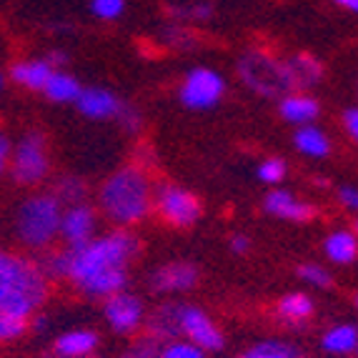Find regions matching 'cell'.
<instances>
[{
  "mask_svg": "<svg viewBox=\"0 0 358 358\" xmlns=\"http://www.w3.org/2000/svg\"><path fill=\"white\" fill-rule=\"evenodd\" d=\"M10 155H13V145L8 141L6 133H0V176L6 173L8 166H10Z\"/></svg>",
  "mask_w": 358,
  "mask_h": 358,
  "instance_id": "d590c367",
  "label": "cell"
},
{
  "mask_svg": "<svg viewBox=\"0 0 358 358\" xmlns=\"http://www.w3.org/2000/svg\"><path fill=\"white\" fill-rule=\"evenodd\" d=\"M90 10L101 20H115L126 10V0H90Z\"/></svg>",
  "mask_w": 358,
  "mask_h": 358,
  "instance_id": "4dcf8cb0",
  "label": "cell"
},
{
  "mask_svg": "<svg viewBox=\"0 0 358 358\" xmlns=\"http://www.w3.org/2000/svg\"><path fill=\"white\" fill-rule=\"evenodd\" d=\"M153 203V191L145 173L136 166L115 171L98 191V206L108 221L118 226H133L143 221Z\"/></svg>",
  "mask_w": 358,
  "mask_h": 358,
  "instance_id": "7a4b0ae2",
  "label": "cell"
},
{
  "mask_svg": "<svg viewBox=\"0 0 358 358\" xmlns=\"http://www.w3.org/2000/svg\"><path fill=\"white\" fill-rule=\"evenodd\" d=\"M248 238H245V236H233L231 238V251L233 253H245L248 251Z\"/></svg>",
  "mask_w": 358,
  "mask_h": 358,
  "instance_id": "f35d334b",
  "label": "cell"
},
{
  "mask_svg": "<svg viewBox=\"0 0 358 358\" xmlns=\"http://www.w3.org/2000/svg\"><path fill=\"white\" fill-rule=\"evenodd\" d=\"M241 358H303V353L296 346H291V343H286V341L268 338L251 346Z\"/></svg>",
  "mask_w": 358,
  "mask_h": 358,
  "instance_id": "484cf974",
  "label": "cell"
},
{
  "mask_svg": "<svg viewBox=\"0 0 358 358\" xmlns=\"http://www.w3.org/2000/svg\"><path fill=\"white\" fill-rule=\"evenodd\" d=\"M226 93V80L210 68H196L185 76L183 85H180V103L191 110H208V108L218 106Z\"/></svg>",
  "mask_w": 358,
  "mask_h": 358,
  "instance_id": "ba28073f",
  "label": "cell"
},
{
  "mask_svg": "<svg viewBox=\"0 0 358 358\" xmlns=\"http://www.w3.org/2000/svg\"><path fill=\"white\" fill-rule=\"evenodd\" d=\"M53 196L58 198L60 203H68V206H76V203H85V183L80 178H60L58 185H55Z\"/></svg>",
  "mask_w": 358,
  "mask_h": 358,
  "instance_id": "4316f807",
  "label": "cell"
},
{
  "mask_svg": "<svg viewBox=\"0 0 358 358\" xmlns=\"http://www.w3.org/2000/svg\"><path fill=\"white\" fill-rule=\"evenodd\" d=\"M161 358H206V351L191 341H171L161 348Z\"/></svg>",
  "mask_w": 358,
  "mask_h": 358,
  "instance_id": "f1b7e54d",
  "label": "cell"
},
{
  "mask_svg": "<svg viewBox=\"0 0 358 358\" xmlns=\"http://www.w3.org/2000/svg\"><path fill=\"white\" fill-rule=\"evenodd\" d=\"M238 76L243 78V83L253 93L266 98H278L281 101L283 96H288L293 90V80L286 63L273 60L271 55H263L258 50L245 53L238 60Z\"/></svg>",
  "mask_w": 358,
  "mask_h": 358,
  "instance_id": "5b68a950",
  "label": "cell"
},
{
  "mask_svg": "<svg viewBox=\"0 0 358 358\" xmlns=\"http://www.w3.org/2000/svg\"><path fill=\"white\" fill-rule=\"evenodd\" d=\"M0 88H3V78H0Z\"/></svg>",
  "mask_w": 358,
  "mask_h": 358,
  "instance_id": "7bdbcfd3",
  "label": "cell"
},
{
  "mask_svg": "<svg viewBox=\"0 0 358 358\" xmlns=\"http://www.w3.org/2000/svg\"><path fill=\"white\" fill-rule=\"evenodd\" d=\"M293 143L303 155H310V158H326L331 153V141L323 131H318L316 126H301L293 136Z\"/></svg>",
  "mask_w": 358,
  "mask_h": 358,
  "instance_id": "7402d4cb",
  "label": "cell"
},
{
  "mask_svg": "<svg viewBox=\"0 0 358 358\" xmlns=\"http://www.w3.org/2000/svg\"><path fill=\"white\" fill-rule=\"evenodd\" d=\"M258 178L263 183H278V180L286 178V163L281 158H268V161H263L261 168H258Z\"/></svg>",
  "mask_w": 358,
  "mask_h": 358,
  "instance_id": "1f68e13d",
  "label": "cell"
},
{
  "mask_svg": "<svg viewBox=\"0 0 358 358\" xmlns=\"http://www.w3.org/2000/svg\"><path fill=\"white\" fill-rule=\"evenodd\" d=\"M10 176L20 185H36L48 176V145L43 133H28L10 155Z\"/></svg>",
  "mask_w": 358,
  "mask_h": 358,
  "instance_id": "8992f818",
  "label": "cell"
},
{
  "mask_svg": "<svg viewBox=\"0 0 358 358\" xmlns=\"http://www.w3.org/2000/svg\"><path fill=\"white\" fill-rule=\"evenodd\" d=\"M338 201L346 206V208L358 210V188H353V185H343V188H338Z\"/></svg>",
  "mask_w": 358,
  "mask_h": 358,
  "instance_id": "e575fe53",
  "label": "cell"
},
{
  "mask_svg": "<svg viewBox=\"0 0 358 358\" xmlns=\"http://www.w3.org/2000/svg\"><path fill=\"white\" fill-rule=\"evenodd\" d=\"M356 351H358V348H356Z\"/></svg>",
  "mask_w": 358,
  "mask_h": 358,
  "instance_id": "f6af8a7d",
  "label": "cell"
},
{
  "mask_svg": "<svg viewBox=\"0 0 358 358\" xmlns=\"http://www.w3.org/2000/svg\"><path fill=\"white\" fill-rule=\"evenodd\" d=\"M356 308H358V296H356Z\"/></svg>",
  "mask_w": 358,
  "mask_h": 358,
  "instance_id": "ee69618b",
  "label": "cell"
},
{
  "mask_svg": "<svg viewBox=\"0 0 358 358\" xmlns=\"http://www.w3.org/2000/svg\"><path fill=\"white\" fill-rule=\"evenodd\" d=\"M45 296L48 278L38 263L0 251V341L23 336Z\"/></svg>",
  "mask_w": 358,
  "mask_h": 358,
  "instance_id": "6da1fadb",
  "label": "cell"
},
{
  "mask_svg": "<svg viewBox=\"0 0 358 358\" xmlns=\"http://www.w3.org/2000/svg\"><path fill=\"white\" fill-rule=\"evenodd\" d=\"M98 348V336L93 331H68L55 338L53 351L60 358H88Z\"/></svg>",
  "mask_w": 358,
  "mask_h": 358,
  "instance_id": "e0dca14e",
  "label": "cell"
},
{
  "mask_svg": "<svg viewBox=\"0 0 358 358\" xmlns=\"http://www.w3.org/2000/svg\"><path fill=\"white\" fill-rule=\"evenodd\" d=\"M278 316L286 323H306L313 316V301L306 293H288L278 301Z\"/></svg>",
  "mask_w": 358,
  "mask_h": 358,
  "instance_id": "d4e9b609",
  "label": "cell"
},
{
  "mask_svg": "<svg viewBox=\"0 0 358 358\" xmlns=\"http://www.w3.org/2000/svg\"><path fill=\"white\" fill-rule=\"evenodd\" d=\"M153 203L163 221L176 228H191L203 215V206H201L198 196L171 183H163L155 188Z\"/></svg>",
  "mask_w": 358,
  "mask_h": 358,
  "instance_id": "52a82bcc",
  "label": "cell"
},
{
  "mask_svg": "<svg viewBox=\"0 0 358 358\" xmlns=\"http://www.w3.org/2000/svg\"><path fill=\"white\" fill-rule=\"evenodd\" d=\"M343 123H346V131L351 133V138L358 143V108H351L343 113Z\"/></svg>",
  "mask_w": 358,
  "mask_h": 358,
  "instance_id": "74e56055",
  "label": "cell"
},
{
  "mask_svg": "<svg viewBox=\"0 0 358 358\" xmlns=\"http://www.w3.org/2000/svg\"><path fill=\"white\" fill-rule=\"evenodd\" d=\"M353 233H356V236H358V218H356V221H353Z\"/></svg>",
  "mask_w": 358,
  "mask_h": 358,
  "instance_id": "b9f144b4",
  "label": "cell"
},
{
  "mask_svg": "<svg viewBox=\"0 0 358 358\" xmlns=\"http://www.w3.org/2000/svg\"><path fill=\"white\" fill-rule=\"evenodd\" d=\"M103 313H106V321L108 326L115 331V334H133V331L141 329V323H143V301L133 296V293L120 291L110 299H106V306H103Z\"/></svg>",
  "mask_w": 358,
  "mask_h": 358,
  "instance_id": "30bf717a",
  "label": "cell"
},
{
  "mask_svg": "<svg viewBox=\"0 0 358 358\" xmlns=\"http://www.w3.org/2000/svg\"><path fill=\"white\" fill-rule=\"evenodd\" d=\"M334 3L341 8H346V10H351V13H358V0H334Z\"/></svg>",
  "mask_w": 358,
  "mask_h": 358,
  "instance_id": "60d3db41",
  "label": "cell"
},
{
  "mask_svg": "<svg viewBox=\"0 0 358 358\" xmlns=\"http://www.w3.org/2000/svg\"><path fill=\"white\" fill-rule=\"evenodd\" d=\"M66 58H68L66 53H60V50H53V53H50L45 60H48L50 66H63V63H66Z\"/></svg>",
  "mask_w": 358,
  "mask_h": 358,
  "instance_id": "ab89813d",
  "label": "cell"
},
{
  "mask_svg": "<svg viewBox=\"0 0 358 358\" xmlns=\"http://www.w3.org/2000/svg\"><path fill=\"white\" fill-rule=\"evenodd\" d=\"M55 68L50 66L48 60H20L15 66L10 68V78L15 80L18 85L23 88H30V90H43L45 83H48V78L53 76Z\"/></svg>",
  "mask_w": 358,
  "mask_h": 358,
  "instance_id": "ac0fdd59",
  "label": "cell"
},
{
  "mask_svg": "<svg viewBox=\"0 0 358 358\" xmlns=\"http://www.w3.org/2000/svg\"><path fill=\"white\" fill-rule=\"evenodd\" d=\"M96 233V210L88 203H76L60 215V236L68 243V248H78L93 241Z\"/></svg>",
  "mask_w": 358,
  "mask_h": 358,
  "instance_id": "8fae6325",
  "label": "cell"
},
{
  "mask_svg": "<svg viewBox=\"0 0 358 358\" xmlns=\"http://www.w3.org/2000/svg\"><path fill=\"white\" fill-rule=\"evenodd\" d=\"M281 118L288 123H296V126H308L310 120H316L321 113V106L313 96L308 93H288L281 98Z\"/></svg>",
  "mask_w": 358,
  "mask_h": 358,
  "instance_id": "9a60e30c",
  "label": "cell"
},
{
  "mask_svg": "<svg viewBox=\"0 0 358 358\" xmlns=\"http://www.w3.org/2000/svg\"><path fill=\"white\" fill-rule=\"evenodd\" d=\"M198 281V268L193 263L176 261L166 263L161 268H155L150 275V288L155 293H180V291H191Z\"/></svg>",
  "mask_w": 358,
  "mask_h": 358,
  "instance_id": "7c38bea8",
  "label": "cell"
},
{
  "mask_svg": "<svg viewBox=\"0 0 358 358\" xmlns=\"http://www.w3.org/2000/svg\"><path fill=\"white\" fill-rule=\"evenodd\" d=\"M321 346H323V351L334 353V356H346V353H351L358 348V329L351 326V323L334 326L331 331H326Z\"/></svg>",
  "mask_w": 358,
  "mask_h": 358,
  "instance_id": "603a6c76",
  "label": "cell"
},
{
  "mask_svg": "<svg viewBox=\"0 0 358 358\" xmlns=\"http://www.w3.org/2000/svg\"><path fill=\"white\" fill-rule=\"evenodd\" d=\"M180 318V334H185V338L196 343L203 351H221L223 348V334L215 329V323L208 318V313H203L196 306H180L178 308Z\"/></svg>",
  "mask_w": 358,
  "mask_h": 358,
  "instance_id": "9c48e42d",
  "label": "cell"
},
{
  "mask_svg": "<svg viewBox=\"0 0 358 358\" xmlns=\"http://www.w3.org/2000/svg\"><path fill=\"white\" fill-rule=\"evenodd\" d=\"M118 120H120V126L126 128L128 133H136L138 128L143 126V118H141V113H138L133 106H128V103H123V108H120Z\"/></svg>",
  "mask_w": 358,
  "mask_h": 358,
  "instance_id": "d6a6232c",
  "label": "cell"
},
{
  "mask_svg": "<svg viewBox=\"0 0 358 358\" xmlns=\"http://www.w3.org/2000/svg\"><path fill=\"white\" fill-rule=\"evenodd\" d=\"M63 203L53 193L28 198L18 210V236L30 248H43L60 233Z\"/></svg>",
  "mask_w": 358,
  "mask_h": 358,
  "instance_id": "277c9868",
  "label": "cell"
},
{
  "mask_svg": "<svg viewBox=\"0 0 358 358\" xmlns=\"http://www.w3.org/2000/svg\"><path fill=\"white\" fill-rule=\"evenodd\" d=\"M166 36H168V38H173V41H171V43H173L176 48H191V45H193V43H191V36H188L185 30L171 28V30H168V33H166Z\"/></svg>",
  "mask_w": 358,
  "mask_h": 358,
  "instance_id": "8d00e7d4",
  "label": "cell"
},
{
  "mask_svg": "<svg viewBox=\"0 0 358 358\" xmlns=\"http://www.w3.org/2000/svg\"><path fill=\"white\" fill-rule=\"evenodd\" d=\"M80 83H78V78L68 76L63 71H53V76L48 78V83L43 88L45 98L53 103H76L78 96H80Z\"/></svg>",
  "mask_w": 358,
  "mask_h": 358,
  "instance_id": "cb8c5ba5",
  "label": "cell"
},
{
  "mask_svg": "<svg viewBox=\"0 0 358 358\" xmlns=\"http://www.w3.org/2000/svg\"><path fill=\"white\" fill-rule=\"evenodd\" d=\"M78 110L90 120H108V118H118L123 101L118 96H113L110 90L103 88H83L80 96L76 101Z\"/></svg>",
  "mask_w": 358,
  "mask_h": 358,
  "instance_id": "5bb4252c",
  "label": "cell"
},
{
  "mask_svg": "<svg viewBox=\"0 0 358 358\" xmlns=\"http://www.w3.org/2000/svg\"><path fill=\"white\" fill-rule=\"evenodd\" d=\"M128 283V268H108L103 273L93 275L85 283H80V291L90 299H110L115 293L126 291Z\"/></svg>",
  "mask_w": 358,
  "mask_h": 358,
  "instance_id": "2e32d148",
  "label": "cell"
},
{
  "mask_svg": "<svg viewBox=\"0 0 358 358\" xmlns=\"http://www.w3.org/2000/svg\"><path fill=\"white\" fill-rule=\"evenodd\" d=\"M263 208H266V213L291 223H308L316 215L313 206L306 203V201H299V198L288 191H271L266 196V201H263Z\"/></svg>",
  "mask_w": 358,
  "mask_h": 358,
  "instance_id": "4fadbf2b",
  "label": "cell"
},
{
  "mask_svg": "<svg viewBox=\"0 0 358 358\" xmlns=\"http://www.w3.org/2000/svg\"><path fill=\"white\" fill-rule=\"evenodd\" d=\"M288 73H291L293 88H308V85H316L323 78V66L321 60H316L308 53H299L293 55L286 63Z\"/></svg>",
  "mask_w": 358,
  "mask_h": 358,
  "instance_id": "44dd1931",
  "label": "cell"
},
{
  "mask_svg": "<svg viewBox=\"0 0 358 358\" xmlns=\"http://www.w3.org/2000/svg\"><path fill=\"white\" fill-rule=\"evenodd\" d=\"M168 15L173 20H210L213 6L210 3H196V6H168Z\"/></svg>",
  "mask_w": 358,
  "mask_h": 358,
  "instance_id": "83f0119b",
  "label": "cell"
},
{
  "mask_svg": "<svg viewBox=\"0 0 358 358\" xmlns=\"http://www.w3.org/2000/svg\"><path fill=\"white\" fill-rule=\"evenodd\" d=\"M323 251L329 261L348 266L358 258V236L353 231H336L323 241Z\"/></svg>",
  "mask_w": 358,
  "mask_h": 358,
  "instance_id": "ffe728a7",
  "label": "cell"
},
{
  "mask_svg": "<svg viewBox=\"0 0 358 358\" xmlns=\"http://www.w3.org/2000/svg\"><path fill=\"white\" fill-rule=\"evenodd\" d=\"M123 358H161V348L155 346L153 338H145L143 343L133 346L131 351H128Z\"/></svg>",
  "mask_w": 358,
  "mask_h": 358,
  "instance_id": "836d02e7",
  "label": "cell"
},
{
  "mask_svg": "<svg viewBox=\"0 0 358 358\" xmlns=\"http://www.w3.org/2000/svg\"><path fill=\"white\" fill-rule=\"evenodd\" d=\"M180 306L166 303L158 308L148 321V338L153 341H176L180 336V318H178Z\"/></svg>",
  "mask_w": 358,
  "mask_h": 358,
  "instance_id": "d6986e66",
  "label": "cell"
},
{
  "mask_svg": "<svg viewBox=\"0 0 358 358\" xmlns=\"http://www.w3.org/2000/svg\"><path fill=\"white\" fill-rule=\"evenodd\" d=\"M299 275L306 283H310V286L316 288L331 286V273L323 266H318V263H303V266H299Z\"/></svg>",
  "mask_w": 358,
  "mask_h": 358,
  "instance_id": "f546056e",
  "label": "cell"
},
{
  "mask_svg": "<svg viewBox=\"0 0 358 358\" xmlns=\"http://www.w3.org/2000/svg\"><path fill=\"white\" fill-rule=\"evenodd\" d=\"M71 251V266H68V278L76 286L85 283L93 275L103 273L108 268H128L131 261L141 251V243L133 233L113 231L101 238L88 241L85 245L68 248Z\"/></svg>",
  "mask_w": 358,
  "mask_h": 358,
  "instance_id": "3957f363",
  "label": "cell"
}]
</instances>
